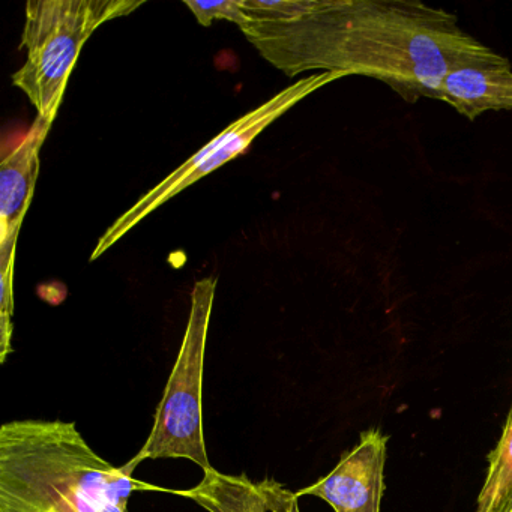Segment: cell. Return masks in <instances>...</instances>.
<instances>
[{
	"label": "cell",
	"mask_w": 512,
	"mask_h": 512,
	"mask_svg": "<svg viewBox=\"0 0 512 512\" xmlns=\"http://www.w3.org/2000/svg\"><path fill=\"white\" fill-rule=\"evenodd\" d=\"M185 7L194 14L200 25L209 28L215 20H227L235 23L239 29L248 23L247 14L242 8V0H221V2H190L185 0Z\"/></svg>",
	"instance_id": "obj_11"
},
{
	"label": "cell",
	"mask_w": 512,
	"mask_h": 512,
	"mask_svg": "<svg viewBox=\"0 0 512 512\" xmlns=\"http://www.w3.org/2000/svg\"><path fill=\"white\" fill-rule=\"evenodd\" d=\"M512 500V424H505L493 451L488 454L485 481L475 512H503Z\"/></svg>",
	"instance_id": "obj_10"
},
{
	"label": "cell",
	"mask_w": 512,
	"mask_h": 512,
	"mask_svg": "<svg viewBox=\"0 0 512 512\" xmlns=\"http://www.w3.org/2000/svg\"><path fill=\"white\" fill-rule=\"evenodd\" d=\"M265 499L266 508L271 512H301L298 494L272 478L257 482Z\"/></svg>",
	"instance_id": "obj_12"
},
{
	"label": "cell",
	"mask_w": 512,
	"mask_h": 512,
	"mask_svg": "<svg viewBox=\"0 0 512 512\" xmlns=\"http://www.w3.org/2000/svg\"><path fill=\"white\" fill-rule=\"evenodd\" d=\"M506 424H512V409L509 412L508 418H506Z\"/></svg>",
	"instance_id": "obj_13"
},
{
	"label": "cell",
	"mask_w": 512,
	"mask_h": 512,
	"mask_svg": "<svg viewBox=\"0 0 512 512\" xmlns=\"http://www.w3.org/2000/svg\"><path fill=\"white\" fill-rule=\"evenodd\" d=\"M143 4L134 0H29L20 43L26 61L11 80L37 109V116L55 122L68 79L89 38L107 22L130 16Z\"/></svg>",
	"instance_id": "obj_3"
},
{
	"label": "cell",
	"mask_w": 512,
	"mask_h": 512,
	"mask_svg": "<svg viewBox=\"0 0 512 512\" xmlns=\"http://www.w3.org/2000/svg\"><path fill=\"white\" fill-rule=\"evenodd\" d=\"M388 439L380 428L362 431L358 445L341 455L325 478L296 494L319 497L335 512H380Z\"/></svg>",
	"instance_id": "obj_7"
},
{
	"label": "cell",
	"mask_w": 512,
	"mask_h": 512,
	"mask_svg": "<svg viewBox=\"0 0 512 512\" xmlns=\"http://www.w3.org/2000/svg\"><path fill=\"white\" fill-rule=\"evenodd\" d=\"M203 473L196 487L172 493L193 500L208 512H268L259 485L245 473L226 475L217 469Z\"/></svg>",
	"instance_id": "obj_9"
},
{
	"label": "cell",
	"mask_w": 512,
	"mask_h": 512,
	"mask_svg": "<svg viewBox=\"0 0 512 512\" xmlns=\"http://www.w3.org/2000/svg\"><path fill=\"white\" fill-rule=\"evenodd\" d=\"M133 478L91 448L76 422L17 419L0 427V512H128Z\"/></svg>",
	"instance_id": "obj_2"
},
{
	"label": "cell",
	"mask_w": 512,
	"mask_h": 512,
	"mask_svg": "<svg viewBox=\"0 0 512 512\" xmlns=\"http://www.w3.org/2000/svg\"><path fill=\"white\" fill-rule=\"evenodd\" d=\"M217 283V278L206 277L194 284L184 340L155 412L151 433L136 457L122 466L130 475L143 461L158 458H187L203 472L215 469L203 433L202 385Z\"/></svg>",
	"instance_id": "obj_4"
},
{
	"label": "cell",
	"mask_w": 512,
	"mask_h": 512,
	"mask_svg": "<svg viewBox=\"0 0 512 512\" xmlns=\"http://www.w3.org/2000/svg\"><path fill=\"white\" fill-rule=\"evenodd\" d=\"M53 122L37 116L0 163V362L13 352L14 262L23 221L40 175V154Z\"/></svg>",
	"instance_id": "obj_6"
},
{
	"label": "cell",
	"mask_w": 512,
	"mask_h": 512,
	"mask_svg": "<svg viewBox=\"0 0 512 512\" xmlns=\"http://www.w3.org/2000/svg\"><path fill=\"white\" fill-rule=\"evenodd\" d=\"M343 77V74L337 73L310 74L299 82L287 86L286 89L278 92L274 97L248 112L247 115L236 119L205 148L200 149L190 160L185 161L175 172L170 173L160 184L155 185L145 196L140 197L136 205L131 206L125 214H122L97 242V247L94 248V253L91 256L92 262L103 256L140 221L145 220L152 212L166 205L170 199L205 178L209 173L220 169L223 164L244 154L260 133H263L272 122L277 121L296 104Z\"/></svg>",
	"instance_id": "obj_5"
},
{
	"label": "cell",
	"mask_w": 512,
	"mask_h": 512,
	"mask_svg": "<svg viewBox=\"0 0 512 512\" xmlns=\"http://www.w3.org/2000/svg\"><path fill=\"white\" fill-rule=\"evenodd\" d=\"M436 100L470 121L485 112L512 110V68H458L443 79Z\"/></svg>",
	"instance_id": "obj_8"
},
{
	"label": "cell",
	"mask_w": 512,
	"mask_h": 512,
	"mask_svg": "<svg viewBox=\"0 0 512 512\" xmlns=\"http://www.w3.org/2000/svg\"><path fill=\"white\" fill-rule=\"evenodd\" d=\"M242 8V34L287 77H370L415 103L436 100L458 68L511 67L454 14L413 0H242Z\"/></svg>",
	"instance_id": "obj_1"
}]
</instances>
